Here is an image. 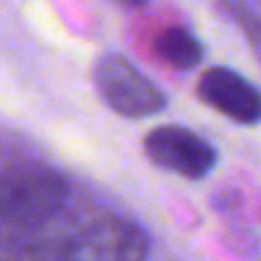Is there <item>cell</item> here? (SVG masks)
Segmentation results:
<instances>
[{
    "label": "cell",
    "mask_w": 261,
    "mask_h": 261,
    "mask_svg": "<svg viewBox=\"0 0 261 261\" xmlns=\"http://www.w3.org/2000/svg\"><path fill=\"white\" fill-rule=\"evenodd\" d=\"M67 200V182L46 167L8 172L3 179V223L8 230L26 233L49 220Z\"/></svg>",
    "instance_id": "cell-1"
},
{
    "label": "cell",
    "mask_w": 261,
    "mask_h": 261,
    "mask_svg": "<svg viewBox=\"0 0 261 261\" xmlns=\"http://www.w3.org/2000/svg\"><path fill=\"white\" fill-rule=\"evenodd\" d=\"M92 85L100 100L123 118H146L167 108V95L118 54H105L95 62Z\"/></svg>",
    "instance_id": "cell-2"
},
{
    "label": "cell",
    "mask_w": 261,
    "mask_h": 261,
    "mask_svg": "<svg viewBox=\"0 0 261 261\" xmlns=\"http://www.w3.org/2000/svg\"><path fill=\"white\" fill-rule=\"evenodd\" d=\"M144 151L151 164L185 179H202L218 162L215 146L182 125H159L149 130L144 139Z\"/></svg>",
    "instance_id": "cell-3"
},
{
    "label": "cell",
    "mask_w": 261,
    "mask_h": 261,
    "mask_svg": "<svg viewBox=\"0 0 261 261\" xmlns=\"http://www.w3.org/2000/svg\"><path fill=\"white\" fill-rule=\"evenodd\" d=\"M195 92L215 113L241 125H256L261 120V92L246 77L228 67L205 69L197 80Z\"/></svg>",
    "instance_id": "cell-4"
},
{
    "label": "cell",
    "mask_w": 261,
    "mask_h": 261,
    "mask_svg": "<svg viewBox=\"0 0 261 261\" xmlns=\"http://www.w3.org/2000/svg\"><path fill=\"white\" fill-rule=\"evenodd\" d=\"M151 49H154V54H156V59L162 64H167L169 69H177V72L195 69L202 62V44L185 26H167V29H162L154 36Z\"/></svg>",
    "instance_id": "cell-5"
},
{
    "label": "cell",
    "mask_w": 261,
    "mask_h": 261,
    "mask_svg": "<svg viewBox=\"0 0 261 261\" xmlns=\"http://www.w3.org/2000/svg\"><path fill=\"white\" fill-rule=\"evenodd\" d=\"M123 3H125V6H144L146 0H123Z\"/></svg>",
    "instance_id": "cell-6"
}]
</instances>
